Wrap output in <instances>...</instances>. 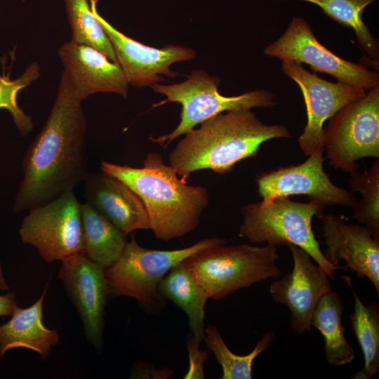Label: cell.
Wrapping results in <instances>:
<instances>
[{
    "label": "cell",
    "instance_id": "obj_16",
    "mask_svg": "<svg viewBox=\"0 0 379 379\" xmlns=\"http://www.w3.org/2000/svg\"><path fill=\"white\" fill-rule=\"evenodd\" d=\"M324 253L326 260L337 265L343 260L346 268L359 277H367L379 294V239L366 226L348 222L342 215L322 214Z\"/></svg>",
    "mask_w": 379,
    "mask_h": 379
},
{
    "label": "cell",
    "instance_id": "obj_26",
    "mask_svg": "<svg viewBox=\"0 0 379 379\" xmlns=\"http://www.w3.org/2000/svg\"><path fill=\"white\" fill-rule=\"evenodd\" d=\"M65 4L72 30L71 41L93 47L118 63L113 46L95 17L90 0H65Z\"/></svg>",
    "mask_w": 379,
    "mask_h": 379
},
{
    "label": "cell",
    "instance_id": "obj_23",
    "mask_svg": "<svg viewBox=\"0 0 379 379\" xmlns=\"http://www.w3.org/2000/svg\"><path fill=\"white\" fill-rule=\"evenodd\" d=\"M343 279L353 294L354 310L350 314L353 333L363 353L364 364L352 379H371L379 371V310L376 302L365 305L359 298L347 276Z\"/></svg>",
    "mask_w": 379,
    "mask_h": 379
},
{
    "label": "cell",
    "instance_id": "obj_5",
    "mask_svg": "<svg viewBox=\"0 0 379 379\" xmlns=\"http://www.w3.org/2000/svg\"><path fill=\"white\" fill-rule=\"evenodd\" d=\"M324 206L310 200L298 202L288 197L249 204L242 207L243 220L239 236L253 244L272 246L293 244L306 251L333 279L338 267L330 263L320 249L312 228V220L324 213Z\"/></svg>",
    "mask_w": 379,
    "mask_h": 379
},
{
    "label": "cell",
    "instance_id": "obj_27",
    "mask_svg": "<svg viewBox=\"0 0 379 379\" xmlns=\"http://www.w3.org/2000/svg\"><path fill=\"white\" fill-rule=\"evenodd\" d=\"M351 192H359L362 198L352 207V218L366 226L379 239V160L368 170L350 173L348 179Z\"/></svg>",
    "mask_w": 379,
    "mask_h": 379
},
{
    "label": "cell",
    "instance_id": "obj_17",
    "mask_svg": "<svg viewBox=\"0 0 379 379\" xmlns=\"http://www.w3.org/2000/svg\"><path fill=\"white\" fill-rule=\"evenodd\" d=\"M63 73L82 101L96 93H117L126 98L129 84L118 63L96 48L72 41L58 49Z\"/></svg>",
    "mask_w": 379,
    "mask_h": 379
},
{
    "label": "cell",
    "instance_id": "obj_8",
    "mask_svg": "<svg viewBox=\"0 0 379 379\" xmlns=\"http://www.w3.org/2000/svg\"><path fill=\"white\" fill-rule=\"evenodd\" d=\"M325 158L352 173L363 158H379V86L340 109L324 128Z\"/></svg>",
    "mask_w": 379,
    "mask_h": 379
},
{
    "label": "cell",
    "instance_id": "obj_10",
    "mask_svg": "<svg viewBox=\"0 0 379 379\" xmlns=\"http://www.w3.org/2000/svg\"><path fill=\"white\" fill-rule=\"evenodd\" d=\"M265 55L308 65L314 72L326 73L338 81L366 92L379 86V74L364 65L346 60L323 46L306 20L294 17L284 33L268 44Z\"/></svg>",
    "mask_w": 379,
    "mask_h": 379
},
{
    "label": "cell",
    "instance_id": "obj_20",
    "mask_svg": "<svg viewBox=\"0 0 379 379\" xmlns=\"http://www.w3.org/2000/svg\"><path fill=\"white\" fill-rule=\"evenodd\" d=\"M158 291L161 298L171 300L185 312L192 335L201 345L204 335L205 307L209 298L182 262L168 271Z\"/></svg>",
    "mask_w": 379,
    "mask_h": 379
},
{
    "label": "cell",
    "instance_id": "obj_24",
    "mask_svg": "<svg viewBox=\"0 0 379 379\" xmlns=\"http://www.w3.org/2000/svg\"><path fill=\"white\" fill-rule=\"evenodd\" d=\"M274 338L272 331H266L248 354L233 353L226 345L219 330L213 325L204 328V341L222 367L221 379H251L255 359L271 344Z\"/></svg>",
    "mask_w": 379,
    "mask_h": 379
},
{
    "label": "cell",
    "instance_id": "obj_21",
    "mask_svg": "<svg viewBox=\"0 0 379 379\" xmlns=\"http://www.w3.org/2000/svg\"><path fill=\"white\" fill-rule=\"evenodd\" d=\"M84 234L83 253L107 268L121 255L126 235L87 202L81 204Z\"/></svg>",
    "mask_w": 379,
    "mask_h": 379
},
{
    "label": "cell",
    "instance_id": "obj_6",
    "mask_svg": "<svg viewBox=\"0 0 379 379\" xmlns=\"http://www.w3.org/2000/svg\"><path fill=\"white\" fill-rule=\"evenodd\" d=\"M220 80L202 69H193L187 79L178 84L151 86L155 93L166 98L153 107L168 102L182 105L180 121L170 133L149 140L166 147L177 138L186 134L206 119L218 114L254 107H274L276 95L265 89H257L235 96H224L218 91Z\"/></svg>",
    "mask_w": 379,
    "mask_h": 379
},
{
    "label": "cell",
    "instance_id": "obj_13",
    "mask_svg": "<svg viewBox=\"0 0 379 379\" xmlns=\"http://www.w3.org/2000/svg\"><path fill=\"white\" fill-rule=\"evenodd\" d=\"M105 269L83 253L61 261L58 277L77 310L87 340L100 352L109 293Z\"/></svg>",
    "mask_w": 379,
    "mask_h": 379
},
{
    "label": "cell",
    "instance_id": "obj_32",
    "mask_svg": "<svg viewBox=\"0 0 379 379\" xmlns=\"http://www.w3.org/2000/svg\"><path fill=\"white\" fill-rule=\"evenodd\" d=\"M8 289H9V286L4 277V274L3 272V269H2L1 263L0 260V290L8 291Z\"/></svg>",
    "mask_w": 379,
    "mask_h": 379
},
{
    "label": "cell",
    "instance_id": "obj_31",
    "mask_svg": "<svg viewBox=\"0 0 379 379\" xmlns=\"http://www.w3.org/2000/svg\"><path fill=\"white\" fill-rule=\"evenodd\" d=\"M17 307V297L14 293L9 291L0 295V317L11 316Z\"/></svg>",
    "mask_w": 379,
    "mask_h": 379
},
{
    "label": "cell",
    "instance_id": "obj_15",
    "mask_svg": "<svg viewBox=\"0 0 379 379\" xmlns=\"http://www.w3.org/2000/svg\"><path fill=\"white\" fill-rule=\"evenodd\" d=\"M293 261L291 272L270 284V294L276 302L286 305L293 332L311 329L314 309L321 297L332 289L328 275L300 247L288 244Z\"/></svg>",
    "mask_w": 379,
    "mask_h": 379
},
{
    "label": "cell",
    "instance_id": "obj_7",
    "mask_svg": "<svg viewBox=\"0 0 379 379\" xmlns=\"http://www.w3.org/2000/svg\"><path fill=\"white\" fill-rule=\"evenodd\" d=\"M226 243L211 237L183 248L164 251L143 248L133 237L117 261L105 269L109 295L130 297L144 307L155 308L162 298L159 285L173 267L194 253Z\"/></svg>",
    "mask_w": 379,
    "mask_h": 379
},
{
    "label": "cell",
    "instance_id": "obj_28",
    "mask_svg": "<svg viewBox=\"0 0 379 379\" xmlns=\"http://www.w3.org/2000/svg\"><path fill=\"white\" fill-rule=\"evenodd\" d=\"M200 345L197 343L191 334L187 342L189 357V368L185 375V379L204 378V364L208 358L211 351L200 350Z\"/></svg>",
    "mask_w": 379,
    "mask_h": 379
},
{
    "label": "cell",
    "instance_id": "obj_4",
    "mask_svg": "<svg viewBox=\"0 0 379 379\" xmlns=\"http://www.w3.org/2000/svg\"><path fill=\"white\" fill-rule=\"evenodd\" d=\"M225 244L206 248L182 261L209 299L220 300L239 289L282 275L277 247Z\"/></svg>",
    "mask_w": 379,
    "mask_h": 379
},
{
    "label": "cell",
    "instance_id": "obj_2",
    "mask_svg": "<svg viewBox=\"0 0 379 379\" xmlns=\"http://www.w3.org/2000/svg\"><path fill=\"white\" fill-rule=\"evenodd\" d=\"M184 135L168 159L184 180L203 169L228 173L238 162L255 157L263 142L291 137L285 125H267L251 109L218 114Z\"/></svg>",
    "mask_w": 379,
    "mask_h": 379
},
{
    "label": "cell",
    "instance_id": "obj_18",
    "mask_svg": "<svg viewBox=\"0 0 379 379\" xmlns=\"http://www.w3.org/2000/svg\"><path fill=\"white\" fill-rule=\"evenodd\" d=\"M84 182L86 202L126 235L138 230H150L142 201L124 182L102 171L88 174Z\"/></svg>",
    "mask_w": 379,
    "mask_h": 379
},
{
    "label": "cell",
    "instance_id": "obj_14",
    "mask_svg": "<svg viewBox=\"0 0 379 379\" xmlns=\"http://www.w3.org/2000/svg\"><path fill=\"white\" fill-rule=\"evenodd\" d=\"M96 1L90 0L93 14L110 40L129 84L139 88L151 86L164 81V77L175 78L178 73L171 69V65L196 57L195 51L190 48L171 44L158 48L128 37L99 14Z\"/></svg>",
    "mask_w": 379,
    "mask_h": 379
},
{
    "label": "cell",
    "instance_id": "obj_12",
    "mask_svg": "<svg viewBox=\"0 0 379 379\" xmlns=\"http://www.w3.org/2000/svg\"><path fill=\"white\" fill-rule=\"evenodd\" d=\"M324 148L318 149L298 165L281 167L258 175V192L263 201L278 197L306 195L326 205L352 208L357 202L352 192L333 183L324 171Z\"/></svg>",
    "mask_w": 379,
    "mask_h": 379
},
{
    "label": "cell",
    "instance_id": "obj_9",
    "mask_svg": "<svg viewBox=\"0 0 379 379\" xmlns=\"http://www.w3.org/2000/svg\"><path fill=\"white\" fill-rule=\"evenodd\" d=\"M19 229L22 241L34 247L46 262L83 253L81 203L74 192L29 210Z\"/></svg>",
    "mask_w": 379,
    "mask_h": 379
},
{
    "label": "cell",
    "instance_id": "obj_11",
    "mask_svg": "<svg viewBox=\"0 0 379 379\" xmlns=\"http://www.w3.org/2000/svg\"><path fill=\"white\" fill-rule=\"evenodd\" d=\"M283 72L301 90L306 107L307 124L298 139L301 151L310 156L324 148V124L345 105L364 97L361 88L333 83L306 70L302 64L281 61Z\"/></svg>",
    "mask_w": 379,
    "mask_h": 379
},
{
    "label": "cell",
    "instance_id": "obj_3",
    "mask_svg": "<svg viewBox=\"0 0 379 379\" xmlns=\"http://www.w3.org/2000/svg\"><path fill=\"white\" fill-rule=\"evenodd\" d=\"M100 170L138 196L148 214L150 230L160 240L180 238L195 230L209 203L206 187L187 185L157 152L148 153L142 168L102 161Z\"/></svg>",
    "mask_w": 379,
    "mask_h": 379
},
{
    "label": "cell",
    "instance_id": "obj_29",
    "mask_svg": "<svg viewBox=\"0 0 379 379\" xmlns=\"http://www.w3.org/2000/svg\"><path fill=\"white\" fill-rule=\"evenodd\" d=\"M19 88L17 84L6 77H0V108L7 109L15 117L21 109L16 102Z\"/></svg>",
    "mask_w": 379,
    "mask_h": 379
},
{
    "label": "cell",
    "instance_id": "obj_30",
    "mask_svg": "<svg viewBox=\"0 0 379 379\" xmlns=\"http://www.w3.org/2000/svg\"><path fill=\"white\" fill-rule=\"evenodd\" d=\"M173 373L171 369L164 368L155 369L149 365H136L133 369L131 376L140 378H166Z\"/></svg>",
    "mask_w": 379,
    "mask_h": 379
},
{
    "label": "cell",
    "instance_id": "obj_25",
    "mask_svg": "<svg viewBox=\"0 0 379 379\" xmlns=\"http://www.w3.org/2000/svg\"><path fill=\"white\" fill-rule=\"evenodd\" d=\"M318 6L329 18L352 28L363 50L378 62L379 44L363 21L365 8L375 0H300Z\"/></svg>",
    "mask_w": 379,
    "mask_h": 379
},
{
    "label": "cell",
    "instance_id": "obj_19",
    "mask_svg": "<svg viewBox=\"0 0 379 379\" xmlns=\"http://www.w3.org/2000/svg\"><path fill=\"white\" fill-rule=\"evenodd\" d=\"M46 284L40 298L27 308L17 307L7 322L0 325V358L15 348H25L39 353L46 360L53 347L57 345L60 335L43 323V305L47 293Z\"/></svg>",
    "mask_w": 379,
    "mask_h": 379
},
{
    "label": "cell",
    "instance_id": "obj_22",
    "mask_svg": "<svg viewBox=\"0 0 379 379\" xmlns=\"http://www.w3.org/2000/svg\"><path fill=\"white\" fill-rule=\"evenodd\" d=\"M343 310L339 294L331 289L321 297L312 317L311 325L319 330L324 338L325 358L331 366L350 364L355 357L353 348L344 335Z\"/></svg>",
    "mask_w": 379,
    "mask_h": 379
},
{
    "label": "cell",
    "instance_id": "obj_1",
    "mask_svg": "<svg viewBox=\"0 0 379 379\" xmlns=\"http://www.w3.org/2000/svg\"><path fill=\"white\" fill-rule=\"evenodd\" d=\"M86 134L81 100L62 72L48 119L24 156L14 213L74 192L85 180L88 174Z\"/></svg>",
    "mask_w": 379,
    "mask_h": 379
}]
</instances>
